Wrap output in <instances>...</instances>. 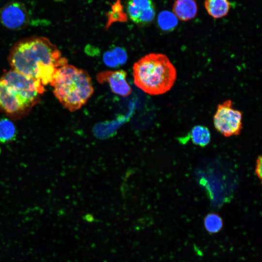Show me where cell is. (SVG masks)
Here are the masks:
<instances>
[{
  "instance_id": "cell-1",
  "label": "cell",
  "mask_w": 262,
  "mask_h": 262,
  "mask_svg": "<svg viewBox=\"0 0 262 262\" xmlns=\"http://www.w3.org/2000/svg\"><path fill=\"white\" fill-rule=\"evenodd\" d=\"M7 60L12 69L44 86L50 84L58 68L68 64L55 45L45 37L37 36L15 43Z\"/></svg>"
},
{
  "instance_id": "cell-2",
  "label": "cell",
  "mask_w": 262,
  "mask_h": 262,
  "mask_svg": "<svg viewBox=\"0 0 262 262\" xmlns=\"http://www.w3.org/2000/svg\"><path fill=\"white\" fill-rule=\"evenodd\" d=\"M45 86L11 69L0 77V113L16 120L28 115L41 100Z\"/></svg>"
},
{
  "instance_id": "cell-3",
  "label": "cell",
  "mask_w": 262,
  "mask_h": 262,
  "mask_svg": "<svg viewBox=\"0 0 262 262\" xmlns=\"http://www.w3.org/2000/svg\"><path fill=\"white\" fill-rule=\"evenodd\" d=\"M132 69L135 85L151 95L165 93L176 80L175 67L168 57L162 53L144 56L134 63Z\"/></svg>"
},
{
  "instance_id": "cell-4",
  "label": "cell",
  "mask_w": 262,
  "mask_h": 262,
  "mask_svg": "<svg viewBox=\"0 0 262 262\" xmlns=\"http://www.w3.org/2000/svg\"><path fill=\"white\" fill-rule=\"evenodd\" d=\"M50 85L61 104L72 112L84 105L94 92L88 72L68 64L57 69Z\"/></svg>"
},
{
  "instance_id": "cell-5",
  "label": "cell",
  "mask_w": 262,
  "mask_h": 262,
  "mask_svg": "<svg viewBox=\"0 0 262 262\" xmlns=\"http://www.w3.org/2000/svg\"><path fill=\"white\" fill-rule=\"evenodd\" d=\"M216 131L225 137L238 135L242 130V114L233 108L232 101L227 100L217 105L213 116Z\"/></svg>"
},
{
  "instance_id": "cell-6",
  "label": "cell",
  "mask_w": 262,
  "mask_h": 262,
  "mask_svg": "<svg viewBox=\"0 0 262 262\" xmlns=\"http://www.w3.org/2000/svg\"><path fill=\"white\" fill-rule=\"evenodd\" d=\"M30 21L29 12L21 2H9L0 8V22L8 29L23 30L28 26Z\"/></svg>"
},
{
  "instance_id": "cell-7",
  "label": "cell",
  "mask_w": 262,
  "mask_h": 262,
  "mask_svg": "<svg viewBox=\"0 0 262 262\" xmlns=\"http://www.w3.org/2000/svg\"><path fill=\"white\" fill-rule=\"evenodd\" d=\"M127 12L130 19L140 26L150 24L155 16L152 0H127Z\"/></svg>"
},
{
  "instance_id": "cell-8",
  "label": "cell",
  "mask_w": 262,
  "mask_h": 262,
  "mask_svg": "<svg viewBox=\"0 0 262 262\" xmlns=\"http://www.w3.org/2000/svg\"><path fill=\"white\" fill-rule=\"evenodd\" d=\"M127 72L124 70L104 71L97 74V80L99 83L107 82L114 93L127 97L132 92L131 88L127 81Z\"/></svg>"
},
{
  "instance_id": "cell-9",
  "label": "cell",
  "mask_w": 262,
  "mask_h": 262,
  "mask_svg": "<svg viewBox=\"0 0 262 262\" xmlns=\"http://www.w3.org/2000/svg\"><path fill=\"white\" fill-rule=\"evenodd\" d=\"M175 16L182 21H188L196 15L197 6L195 0H176L173 6Z\"/></svg>"
},
{
  "instance_id": "cell-10",
  "label": "cell",
  "mask_w": 262,
  "mask_h": 262,
  "mask_svg": "<svg viewBox=\"0 0 262 262\" xmlns=\"http://www.w3.org/2000/svg\"><path fill=\"white\" fill-rule=\"evenodd\" d=\"M204 5L208 14L215 18L227 15L230 8L228 0H205Z\"/></svg>"
},
{
  "instance_id": "cell-11",
  "label": "cell",
  "mask_w": 262,
  "mask_h": 262,
  "mask_svg": "<svg viewBox=\"0 0 262 262\" xmlns=\"http://www.w3.org/2000/svg\"><path fill=\"white\" fill-rule=\"evenodd\" d=\"M17 136L15 124L7 118H0V143L7 144L14 141Z\"/></svg>"
},
{
  "instance_id": "cell-12",
  "label": "cell",
  "mask_w": 262,
  "mask_h": 262,
  "mask_svg": "<svg viewBox=\"0 0 262 262\" xmlns=\"http://www.w3.org/2000/svg\"><path fill=\"white\" fill-rule=\"evenodd\" d=\"M190 135L193 143L201 147L207 146L211 141L210 131L207 127L204 126H195L192 129Z\"/></svg>"
},
{
  "instance_id": "cell-13",
  "label": "cell",
  "mask_w": 262,
  "mask_h": 262,
  "mask_svg": "<svg viewBox=\"0 0 262 262\" xmlns=\"http://www.w3.org/2000/svg\"><path fill=\"white\" fill-rule=\"evenodd\" d=\"M157 23L160 28L165 32L173 31L177 26L178 20L173 13L164 10L161 12L157 18Z\"/></svg>"
},
{
  "instance_id": "cell-14",
  "label": "cell",
  "mask_w": 262,
  "mask_h": 262,
  "mask_svg": "<svg viewBox=\"0 0 262 262\" xmlns=\"http://www.w3.org/2000/svg\"><path fill=\"white\" fill-rule=\"evenodd\" d=\"M204 226L209 234L217 233L223 228V219L217 213H209L204 218Z\"/></svg>"
},
{
  "instance_id": "cell-15",
  "label": "cell",
  "mask_w": 262,
  "mask_h": 262,
  "mask_svg": "<svg viewBox=\"0 0 262 262\" xmlns=\"http://www.w3.org/2000/svg\"><path fill=\"white\" fill-rule=\"evenodd\" d=\"M111 51L113 53L117 60L119 65H124L127 60V55L126 50L119 47L112 49Z\"/></svg>"
},
{
  "instance_id": "cell-16",
  "label": "cell",
  "mask_w": 262,
  "mask_h": 262,
  "mask_svg": "<svg viewBox=\"0 0 262 262\" xmlns=\"http://www.w3.org/2000/svg\"><path fill=\"white\" fill-rule=\"evenodd\" d=\"M103 60L104 63L109 67H116L119 66L117 59L111 50L104 53Z\"/></svg>"
},
{
  "instance_id": "cell-17",
  "label": "cell",
  "mask_w": 262,
  "mask_h": 262,
  "mask_svg": "<svg viewBox=\"0 0 262 262\" xmlns=\"http://www.w3.org/2000/svg\"><path fill=\"white\" fill-rule=\"evenodd\" d=\"M262 156L259 155L256 160L255 173L262 182Z\"/></svg>"
}]
</instances>
